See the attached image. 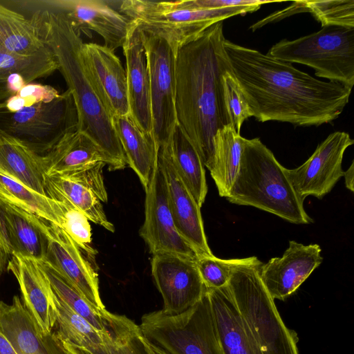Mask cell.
Here are the masks:
<instances>
[{
  "label": "cell",
  "mask_w": 354,
  "mask_h": 354,
  "mask_svg": "<svg viewBox=\"0 0 354 354\" xmlns=\"http://www.w3.org/2000/svg\"><path fill=\"white\" fill-rule=\"evenodd\" d=\"M224 49L252 117L295 126L330 123L342 113L351 88L317 80L292 64L226 39Z\"/></svg>",
  "instance_id": "obj_1"
},
{
  "label": "cell",
  "mask_w": 354,
  "mask_h": 354,
  "mask_svg": "<svg viewBox=\"0 0 354 354\" xmlns=\"http://www.w3.org/2000/svg\"><path fill=\"white\" fill-rule=\"evenodd\" d=\"M223 21H218L176 53L175 108L177 124L211 171L214 137L232 124L223 98V76L232 71L225 53Z\"/></svg>",
  "instance_id": "obj_2"
},
{
  "label": "cell",
  "mask_w": 354,
  "mask_h": 354,
  "mask_svg": "<svg viewBox=\"0 0 354 354\" xmlns=\"http://www.w3.org/2000/svg\"><path fill=\"white\" fill-rule=\"evenodd\" d=\"M45 46L54 54L77 109L78 131L91 138L109 160V169H124L127 159L112 118L83 62V41L66 18L57 10L35 12L31 17Z\"/></svg>",
  "instance_id": "obj_3"
},
{
  "label": "cell",
  "mask_w": 354,
  "mask_h": 354,
  "mask_svg": "<svg viewBox=\"0 0 354 354\" xmlns=\"http://www.w3.org/2000/svg\"><path fill=\"white\" fill-rule=\"evenodd\" d=\"M225 198L231 203L252 206L292 223L313 222L286 168L259 138H244L239 171Z\"/></svg>",
  "instance_id": "obj_4"
},
{
  "label": "cell",
  "mask_w": 354,
  "mask_h": 354,
  "mask_svg": "<svg viewBox=\"0 0 354 354\" xmlns=\"http://www.w3.org/2000/svg\"><path fill=\"white\" fill-rule=\"evenodd\" d=\"M119 6L140 30L164 39L175 53L212 25L260 8H204L195 0H120Z\"/></svg>",
  "instance_id": "obj_5"
},
{
  "label": "cell",
  "mask_w": 354,
  "mask_h": 354,
  "mask_svg": "<svg viewBox=\"0 0 354 354\" xmlns=\"http://www.w3.org/2000/svg\"><path fill=\"white\" fill-rule=\"evenodd\" d=\"M138 326L147 340L168 354H225L207 290L178 315L161 310L144 314Z\"/></svg>",
  "instance_id": "obj_6"
},
{
  "label": "cell",
  "mask_w": 354,
  "mask_h": 354,
  "mask_svg": "<svg viewBox=\"0 0 354 354\" xmlns=\"http://www.w3.org/2000/svg\"><path fill=\"white\" fill-rule=\"evenodd\" d=\"M267 55L285 62L306 65L317 77L353 88L354 28L324 26L295 40H281Z\"/></svg>",
  "instance_id": "obj_7"
},
{
  "label": "cell",
  "mask_w": 354,
  "mask_h": 354,
  "mask_svg": "<svg viewBox=\"0 0 354 354\" xmlns=\"http://www.w3.org/2000/svg\"><path fill=\"white\" fill-rule=\"evenodd\" d=\"M77 129V109L68 89L50 102L37 103L15 113L0 109V131L39 154L46 153Z\"/></svg>",
  "instance_id": "obj_8"
},
{
  "label": "cell",
  "mask_w": 354,
  "mask_h": 354,
  "mask_svg": "<svg viewBox=\"0 0 354 354\" xmlns=\"http://www.w3.org/2000/svg\"><path fill=\"white\" fill-rule=\"evenodd\" d=\"M140 35L149 71L152 133L159 147L168 141L177 124L176 53L157 36L142 30Z\"/></svg>",
  "instance_id": "obj_9"
},
{
  "label": "cell",
  "mask_w": 354,
  "mask_h": 354,
  "mask_svg": "<svg viewBox=\"0 0 354 354\" xmlns=\"http://www.w3.org/2000/svg\"><path fill=\"white\" fill-rule=\"evenodd\" d=\"M145 189V221L140 235L153 254H172L193 259L197 255L177 230L171 212L167 185L158 156Z\"/></svg>",
  "instance_id": "obj_10"
},
{
  "label": "cell",
  "mask_w": 354,
  "mask_h": 354,
  "mask_svg": "<svg viewBox=\"0 0 354 354\" xmlns=\"http://www.w3.org/2000/svg\"><path fill=\"white\" fill-rule=\"evenodd\" d=\"M344 131L330 133L316 148L309 158L295 169L286 168L294 189L304 200L308 196L322 199L343 177L342 167L346 149L353 144Z\"/></svg>",
  "instance_id": "obj_11"
},
{
  "label": "cell",
  "mask_w": 354,
  "mask_h": 354,
  "mask_svg": "<svg viewBox=\"0 0 354 354\" xmlns=\"http://www.w3.org/2000/svg\"><path fill=\"white\" fill-rule=\"evenodd\" d=\"M104 162L54 176H45L46 194L53 198L68 201L88 219L106 230L114 232L115 227L103 209L108 196L103 180Z\"/></svg>",
  "instance_id": "obj_12"
},
{
  "label": "cell",
  "mask_w": 354,
  "mask_h": 354,
  "mask_svg": "<svg viewBox=\"0 0 354 354\" xmlns=\"http://www.w3.org/2000/svg\"><path fill=\"white\" fill-rule=\"evenodd\" d=\"M151 274L163 301L162 312L178 315L194 306L207 288L196 259L172 254H153Z\"/></svg>",
  "instance_id": "obj_13"
},
{
  "label": "cell",
  "mask_w": 354,
  "mask_h": 354,
  "mask_svg": "<svg viewBox=\"0 0 354 354\" xmlns=\"http://www.w3.org/2000/svg\"><path fill=\"white\" fill-rule=\"evenodd\" d=\"M80 35H100L112 50L122 47L132 28L131 19L120 9V0H59L51 2Z\"/></svg>",
  "instance_id": "obj_14"
},
{
  "label": "cell",
  "mask_w": 354,
  "mask_h": 354,
  "mask_svg": "<svg viewBox=\"0 0 354 354\" xmlns=\"http://www.w3.org/2000/svg\"><path fill=\"white\" fill-rule=\"evenodd\" d=\"M47 240L46 262L87 301L100 310H105L100 294L98 274L85 258L86 253L59 226L46 222Z\"/></svg>",
  "instance_id": "obj_15"
},
{
  "label": "cell",
  "mask_w": 354,
  "mask_h": 354,
  "mask_svg": "<svg viewBox=\"0 0 354 354\" xmlns=\"http://www.w3.org/2000/svg\"><path fill=\"white\" fill-rule=\"evenodd\" d=\"M158 164L164 174L176 227L197 257L213 255L207 243L201 207L178 175L165 145L158 147Z\"/></svg>",
  "instance_id": "obj_16"
},
{
  "label": "cell",
  "mask_w": 354,
  "mask_h": 354,
  "mask_svg": "<svg viewBox=\"0 0 354 354\" xmlns=\"http://www.w3.org/2000/svg\"><path fill=\"white\" fill-rule=\"evenodd\" d=\"M321 252L318 244L305 245L290 241L281 257L262 263L259 274L271 297L285 300L294 293L322 263Z\"/></svg>",
  "instance_id": "obj_17"
},
{
  "label": "cell",
  "mask_w": 354,
  "mask_h": 354,
  "mask_svg": "<svg viewBox=\"0 0 354 354\" xmlns=\"http://www.w3.org/2000/svg\"><path fill=\"white\" fill-rule=\"evenodd\" d=\"M86 71L111 118L129 113L126 69L114 50L104 45L83 43Z\"/></svg>",
  "instance_id": "obj_18"
},
{
  "label": "cell",
  "mask_w": 354,
  "mask_h": 354,
  "mask_svg": "<svg viewBox=\"0 0 354 354\" xmlns=\"http://www.w3.org/2000/svg\"><path fill=\"white\" fill-rule=\"evenodd\" d=\"M6 271L17 279L24 307L43 334H49L55 326L50 283L39 262L13 252Z\"/></svg>",
  "instance_id": "obj_19"
},
{
  "label": "cell",
  "mask_w": 354,
  "mask_h": 354,
  "mask_svg": "<svg viewBox=\"0 0 354 354\" xmlns=\"http://www.w3.org/2000/svg\"><path fill=\"white\" fill-rule=\"evenodd\" d=\"M0 332L18 354H66L53 332L43 334L18 295L0 300Z\"/></svg>",
  "instance_id": "obj_20"
},
{
  "label": "cell",
  "mask_w": 354,
  "mask_h": 354,
  "mask_svg": "<svg viewBox=\"0 0 354 354\" xmlns=\"http://www.w3.org/2000/svg\"><path fill=\"white\" fill-rule=\"evenodd\" d=\"M126 58L129 114L145 131L152 133L150 78L140 30L134 26L122 46Z\"/></svg>",
  "instance_id": "obj_21"
},
{
  "label": "cell",
  "mask_w": 354,
  "mask_h": 354,
  "mask_svg": "<svg viewBox=\"0 0 354 354\" xmlns=\"http://www.w3.org/2000/svg\"><path fill=\"white\" fill-rule=\"evenodd\" d=\"M207 291L225 354H264L239 312L227 285Z\"/></svg>",
  "instance_id": "obj_22"
},
{
  "label": "cell",
  "mask_w": 354,
  "mask_h": 354,
  "mask_svg": "<svg viewBox=\"0 0 354 354\" xmlns=\"http://www.w3.org/2000/svg\"><path fill=\"white\" fill-rule=\"evenodd\" d=\"M112 124L127 164L146 188L158 156L153 133L144 131L129 113L112 117Z\"/></svg>",
  "instance_id": "obj_23"
},
{
  "label": "cell",
  "mask_w": 354,
  "mask_h": 354,
  "mask_svg": "<svg viewBox=\"0 0 354 354\" xmlns=\"http://www.w3.org/2000/svg\"><path fill=\"white\" fill-rule=\"evenodd\" d=\"M0 172L32 190L46 195L43 155L1 131Z\"/></svg>",
  "instance_id": "obj_24"
},
{
  "label": "cell",
  "mask_w": 354,
  "mask_h": 354,
  "mask_svg": "<svg viewBox=\"0 0 354 354\" xmlns=\"http://www.w3.org/2000/svg\"><path fill=\"white\" fill-rule=\"evenodd\" d=\"M46 176L77 170L89 165L109 160L101 148L87 135L77 130L64 136L43 155Z\"/></svg>",
  "instance_id": "obj_25"
},
{
  "label": "cell",
  "mask_w": 354,
  "mask_h": 354,
  "mask_svg": "<svg viewBox=\"0 0 354 354\" xmlns=\"http://www.w3.org/2000/svg\"><path fill=\"white\" fill-rule=\"evenodd\" d=\"M1 214L13 252L37 261H43L47 247L44 230L46 221L31 212L3 203Z\"/></svg>",
  "instance_id": "obj_26"
},
{
  "label": "cell",
  "mask_w": 354,
  "mask_h": 354,
  "mask_svg": "<svg viewBox=\"0 0 354 354\" xmlns=\"http://www.w3.org/2000/svg\"><path fill=\"white\" fill-rule=\"evenodd\" d=\"M163 145L178 175L201 207L207 185L205 166L196 149L177 124L168 141Z\"/></svg>",
  "instance_id": "obj_27"
},
{
  "label": "cell",
  "mask_w": 354,
  "mask_h": 354,
  "mask_svg": "<svg viewBox=\"0 0 354 354\" xmlns=\"http://www.w3.org/2000/svg\"><path fill=\"white\" fill-rule=\"evenodd\" d=\"M50 297L55 317L53 332L57 338L64 339L86 353L97 349L111 339V333L96 329L69 308L52 288Z\"/></svg>",
  "instance_id": "obj_28"
},
{
  "label": "cell",
  "mask_w": 354,
  "mask_h": 354,
  "mask_svg": "<svg viewBox=\"0 0 354 354\" xmlns=\"http://www.w3.org/2000/svg\"><path fill=\"white\" fill-rule=\"evenodd\" d=\"M58 70V63L52 51L44 46L32 55H17L0 52V109L12 94L8 89L9 76L21 74L27 84L46 77Z\"/></svg>",
  "instance_id": "obj_29"
},
{
  "label": "cell",
  "mask_w": 354,
  "mask_h": 354,
  "mask_svg": "<svg viewBox=\"0 0 354 354\" xmlns=\"http://www.w3.org/2000/svg\"><path fill=\"white\" fill-rule=\"evenodd\" d=\"M244 138L232 124L218 129L214 137V167L210 174L221 197H226L239 171Z\"/></svg>",
  "instance_id": "obj_30"
},
{
  "label": "cell",
  "mask_w": 354,
  "mask_h": 354,
  "mask_svg": "<svg viewBox=\"0 0 354 354\" xmlns=\"http://www.w3.org/2000/svg\"><path fill=\"white\" fill-rule=\"evenodd\" d=\"M54 292L75 313L96 329L111 333L120 315L100 310L87 301L61 274L46 262L38 261Z\"/></svg>",
  "instance_id": "obj_31"
},
{
  "label": "cell",
  "mask_w": 354,
  "mask_h": 354,
  "mask_svg": "<svg viewBox=\"0 0 354 354\" xmlns=\"http://www.w3.org/2000/svg\"><path fill=\"white\" fill-rule=\"evenodd\" d=\"M0 201L59 227L61 205L59 201L32 190L1 172Z\"/></svg>",
  "instance_id": "obj_32"
},
{
  "label": "cell",
  "mask_w": 354,
  "mask_h": 354,
  "mask_svg": "<svg viewBox=\"0 0 354 354\" xmlns=\"http://www.w3.org/2000/svg\"><path fill=\"white\" fill-rule=\"evenodd\" d=\"M44 46L31 18L0 4V52L32 55Z\"/></svg>",
  "instance_id": "obj_33"
},
{
  "label": "cell",
  "mask_w": 354,
  "mask_h": 354,
  "mask_svg": "<svg viewBox=\"0 0 354 354\" xmlns=\"http://www.w3.org/2000/svg\"><path fill=\"white\" fill-rule=\"evenodd\" d=\"M304 12H310L322 26L354 28V0L301 1Z\"/></svg>",
  "instance_id": "obj_34"
},
{
  "label": "cell",
  "mask_w": 354,
  "mask_h": 354,
  "mask_svg": "<svg viewBox=\"0 0 354 354\" xmlns=\"http://www.w3.org/2000/svg\"><path fill=\"white\" fill-rule=\"evenodd\" d=\"M139 326L125 315L111 331V339L88 354H146L140 339Z\"/></svg>",
  "instance_id": "obj_35"
},
{
  "label": "cell",
  "mask_w": 354,
  "mask_h": 354,
  "mask_svg": "<svg viewBox=\"0 0 354 354\" xmlns=\"http://www.w3.org/2000/svg\"><path fill=\"white\" fill-rule=\"evenodd\" d=\"M250 259V257L223 259L214 255L199 256L196 264L205 288L215 289L226 286L232 270Z\"/></svg>",
  "instance_id": "obj_36"
},
{
  "label": "cell",
  "mask_w": 354,
  "mask_h": 354,
  "mask_svg": "<svg viewBox=\"0 0 354 354\" xmlns=\"http://www.w3.org/2000/svg\"><path fill=\"white\" fill-rule=\"evenodd\" d=\"M223 88L224 103L231 123L236 131L240 133L243 123L248 118L252 117V113L245 95L232 71L223 75Z\"/></svg>",
  "instance_id": "obj_37"
},
{
  "label": "cell",
  "mask_w": 354,
  "mask_h": 354,
  "mask_svg": "<svg viewBox=\"0 0 354 354\" xmlns=\"http://www.w3.org/2000/svg\"><path fill=\"white\" fill-rule=\"evenodd\" d=\"M21 97H30L35 104L53 101L59 95L58 91L50 85L28 83L18 93Z\"/></svg>",
  "instance_id": "obj_38"
},
{
  "label": "cell",
  "mask_w": 354,
  "mask_h": 354,
  "mask_svg": "<svg viewBox=\"0 0 354 354\" xmlns=\"http://www.w3.org/2000/svg\"><path fill=\"white\" fill-rule=\"evenodd\" d=\"M1 203L0 201V279L13 252L1 214Z\"/></svg>",
  "instance_id": "obj_39"
},
{
  "label": "cell",
  "mask_w": 354,
  "mask_h": 354,
  "mask_svg": "<svg viewBox=\"0 0 354 354\" xmlns=\"http://www.w3.org/2000/svg\"><path fill=\"white\" fill-rule=\"evenodd\" d=\"M32 105L30 101L27 97H23L17 94L7 100L5 109L11 113H15L26 106Z\"/></svg>",
  "instance_id": "obj_40"
},
{
  "label": "cell",
  "mask_w": 354,
  "mask_h": 354,
  "mask_svg": "<svg viewBox=\"0 0 354 354\" xmlns=\"http://www.w3.org/2000/svg\"><path fill=\"white\" fill-rule=\"evenodd\" d=\"M140 339L146 354H168L147 340L140 333Z\"/></svg>",
  "instance_id": "obj_41"
},
{
  "label": "cell",
  "mask_w": 354,
  "mask_h": 354,
  "mask_svg": "<svg viewBox=\"0 0 354 354\" xmlns=\"http://www.w3.org/2000/svg\"><path fill=\"white\" fill-rule=\"evenodd\" d=\"M343 177L345 180L346 187L351 192H354V162L352 163L346 171H344Z\"/></svg>",
  "instance_id": "obj_42"
},
{
  "label": "cell",
  "mask_w": 354,
  "mask_h": 354,
  "mask_svg": "<svg viewBox=\"0 0 354 354\" xmlns=\"http://www.w3.org/2000/svg\"><path fill=\"white\" fill-rule=\"evenodd\" d=\"M0 354H18L8 339L0 332Z\"/></svg>",
  "instance_id": "obj_43"
},
{
  "label": "cell",
  "mask_w": 354,
  "mask_h": 354,
  "mask_svg": "<svg viewBox=\"0 0 354 354\" xmlns=\"http://www.w3.org/2000/svg\"><path fill=\"white\" fill-rule=\"evenodd\" d=\"M58 342L62 346V349L65 352L66 354H88L86 352L82 351L81 349L74 346L67 341L57 338Z\"/></svg>",
  "instance_id": "obj_44"
}]
</instances>
